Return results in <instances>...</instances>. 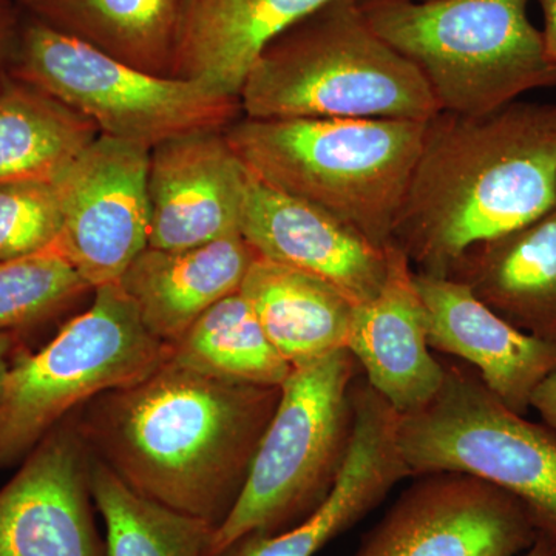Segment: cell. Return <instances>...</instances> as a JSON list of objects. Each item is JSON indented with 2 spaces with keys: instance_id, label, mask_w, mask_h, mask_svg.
Masks as SVG:
<instances>
[{
  "instance_id": "cell-6",
  "label": "cell",
  "mask_w": 556,
  "mask_h": 556,
  "mask_svg": "<svg viewBox=\"0 0 556 556\" xmlns=\"http://www.w3.org/2000/svg\"><path fill=\"white\" fill-rule=\"evenodd\" d=\"M353 354L339 350L292 369L260 442L243 492L218 527L211 554L249 532L277 535L327 503L354 438Z\"/></svg>"
},
{
  "instance_id": "cell-25",
  "label": "cell",
  "mask_w": 556,
  "mask_h": 556,
  "mask_svg": "<svg viewBox=\"0 0 556 556\" xmlns=\"http://www.w3.org/2000/svg\"><path fill=\"white\" fill-rule=\"evenodd\" d=\"M90 479L108 556H211L215 527L138 495L93 455Z\"/></svg>"
},
{
  "instance_id": "cell-9",
  "label": "cell",
  "mask_w": 556,
  "mask_h": 556,
  "mask_svg": "<svg viewBox=\"0 0 556 556\" xmlns=\"http://www.w3.org/2000/svg\"><path fill=\"white\" fill-rule=\"evenodd\" d=\"M437 396L397 416L396 445L409 478L464 473L525 504L556 543V433L495 396L478 372L444 362Z\"/></svg>"
},
{
  "instance_id": "cell-1",
  "label": "cell",
  "mask_w": 556,
  "mask_h": 556,
  "mask_svg": "<svg viewBox=\"0 0 556 556\" xmlns=\"http://www.w3.org/2000/svg\"><path fill=\"white\" fill-rule=\"evenodd\" d=\"M281 387L212 378L166 361L73 413L91 455L138 495L215 529L247 484Z\"/></svg>"
},
{
  "instance_id": "cell-29",
  "label": "cell",
  "mask_w": 556,
  "mask_h": 556,
  "mask_svg": "<svg viewBox=\"0 0 556 556\" xmlns=\"http://www.w3.org/2000/svg\"><path fill=\"white\" fill-rule=\"evenodd\" d=\"M530 408L535 409L544 426L556 433V372L540 383L530 401Z\"/></svg>"
},
{
  "instance_id": "cell-13",
  "label": "cell",
  "mask_w": 556,
  "mask_h": 556,
  "mask_svg": "<svg viewBox=\"0 0 556 556\" xmlns=\"http://www.w3.org/2000/svg\"><path fill=\"white\" fill-rule=\"evenodd\" d=\"M249 170L225 130H199L150 150L149 247L182 251L240 233Z\"/></svg>"
},
{
  "instance_id": "cell-27",
  "label": "cell",
  "mask_w": 556,
  "mask_h": 556,
  "mask_svg": "<svg viewBox=\"0 0 556 556\" xmlns=\"http://www.w3.org/2000/svg\"><path fill=\"white\" fill-rule=\"evenodd\" d=\"M61 226L53 182H0V260L27 257L53 248Z\"/></svg>"
},
{
  "instance_id": "cell-30",
  "label": "cell",
  "mask_w": 556,
  "mask_h": 556,
  "mask_svg": "<svg viewBox=\"0 0 556 556\" xmlns=\"http://www.w3.org/2000/svg\"><path fill=\"white\" fill-rule=\"evenodd\" d=\"M543 11L544 28L541 30L548 60L556 67V0H538Z\"/></svg>"
},
{
  "instance_id": "cell-22",
  "label": "cell",
  "mask_w": 556,
  "mask_h": 556,
  "mask_svg": "<svg viewBox=\"0 0 556 556\" xmlns=\"http://www.w3.org/2000/svg\"><path fill=\"white\" fill-rule=\"evenodd\" d=\"M22 13L124 64L174 78L189 0H16Z\"/></svg>"
},
{
  "instance_id": "cell-28",
  "label": "cell",
  "mask_w": 556,
  "mask_h": 556,
  "mask_svg": "<svg viewBox=\"0 0 556 556\" xmlns=\"http://www.w3.org/2000/svg\"><path fill=\"white\" fill-rule=\"evenodd\" d=\"M24 13L16 0H0V86L9 78Z\"/></svg>"
},
{
  "instance_id": "cell-26",
  "label": "cell",
  "mask_w": 556,
  "mask_h": 556,
  "mask_svg": "<svg viewBox=\"0 0 556 556\" xmlns=\"http://www.w3.org/2000/svg\"><path fill=\"white\" fill-rule=\"evenodd\" d=\"M93 291L60 249L0 260V332L38 327Z\"/></svg>"
},
{
  "instance_id": "cell-15",
  "label": "cell",
  "mask_w": 556,
  "mask_h": 556,
  "mask_svg": "<svg viewBox=\"0 0 556 556\" xmlns=\"http://www.w3.org/2000/svg\"><path fill=\"white\" fill-rule=\"evenodd\" d=\"M351 394L356 413L353 445L327 503L294 529L277 535L249 532L211 556H314L409 478L396 445V409L365 378L354 380Z\"/></svg>"
},
{
  "instance_id": "cell-32",
  "label": "cell",
  "mask_w": 556,
  "mask_h": 556,
  "mask_svg": "<svg viewBox=\"0 0 556 556\" xmlns=\"http://www.w3.org/2000/svg\"><path fill=\"white\" fill-rule=\"evenodd\" d=\"M521 556H556V543L546 535H540L536 543Z\"/></svg>"
},
{
  "instance_id": "cell-31",
  "label": "cell",
  "mask_w": 556,
  "mask_h": 556,
  "mask_svg": "<svg viewBox=\"0 0 556 556\" xmlns=\"http://www.w3.org/2000/svg\"><path fill=\"white\" fill-rule=\"evenodd\" d=\"M20 332H0V396H2L3 386H5L7 376H9L11 357L20 345Z\"/></svg>"
},
{
  "instance_id": "cell-18",
  "label": "cell",
  "mask_w": 556,
  "mask_h": 556,
  "mask_svg": "<svg viewBox=\"0 0 556 556\" xmlns=\"http://www.w3.org/2000/svg\"><path fill=\"white\" fill-rule=\"evenodd\" d=\"M257 257L241 233L182 251L146 248L118 283L150 334L172 346L215 303L240 291Z\"/></svg>"
},
{
  "instance_id": "cell-10",
  "label": "cell",
  "mask_w": 556,
  "mask_h": 556,
  "mask_svg": "<svg viewBox=\"0 0 556 556\" xmlns=\"http://www.w3.org/2000/svg\"><path fill=\"white\" fill-rule=\"evenodd\" d=\"M541 533L525 504L464 473L416 477L350 556H521Z\"/></svg>"
},
{
  "instance_id": "cell-19",
  "label": "cell",
  "mask_w": 556,
  "mask_h": 556,
  "mask_svg": "<svg viewBox=\"0 0 556 556\" xmlns=\"http://www.w3.org/2000/svg\"><path fill=\"white\" fill-rule=\"evenodd\" d=\"M329 0H189L174 78L239 98L266 47Z\"/></svg>"
},
{
  "instance_id": "cell-8",
  "label": "cell",
  "mask_w": 556,
  "mask_h": 556,
  "mask_svg": "<svg viewBox=\"0 0 556 556\" xmlns=\"http://www.w3.org/2000/svg\"><path fill=\"white\" fill-rule=\"evenodd\" d=\"M10 76L90 119L100 135L152 150L240 118L239 98L199 80L150 75L24 14Z\"/></svg>"
},
{
  "instance_id": "cell-3",
  "label": "cell",
  "mask_w": 556,
  "mask_h": 556,
  "mask_svg": "<svg viewBox=\"0 0 556 556\" xmlns=\"http://www.w3.org/2000/svg\"><path fill=\"white\" fill-rule=\"evenodd\" d=\"M240 104L254 119L428 123L441 113L426 78L375 31L361 0H329L274 39Z\"/></svg>"
},
{
  "instance_id": "cell-21",
  "label": "cell",
  "mask_w": 556,
  "mask_h": 556,
  "mask_svg": "<svg viewBox=\"0 0 556 556\" xmlns=\"http://www.w3.org/2000/svg\"><path fill=\"white\" fill-rule=\"evenodd\" d=\"M240 291L292 369L345 350L356 305L327 281L257 257Z\"/></svg>"
},
{
  "instance_id": "cell-5",
  "label": "cell",
  "mask_w": 556,
  "mask_h": 556,
  "mask_svg": "<svg viewBox=\"0 0 556 556\" xmlns=\"http://www.w3.org/2000/svg\"><path fill=\"white\" fill-rule=\"evenodd\" d=\"M530 0H361L380 38L426 78L441 112L482 116L556 87Z\"/></svg>"
},
{
  "instance_id": "cell-14",
  "label": "cell",
  "mask_w": 556,
  "mask_h": 556,
  "mask_svg": "<svg viewBox=\"0 0 556 556\" xmlns=\"http://www.w3.org/2000/svg\"><path fill=\"white\" fill-rule=\"evenodd\" d=\"M240 233L260 258L320 278L356 306L375 299L386 283L388 248L252 175Z\"/></svg>"
},
{
  "instance_id": "cell-17",
  "label": "cell",
  "mask_w": 556,
  "mask_h": 556,
  "mask_svg": "<svg viewBox=\"0 0 556 556\" xmlns=\"http://www.w3.org/2000/svg\"><path fill=\"white\" fill-rule=\"evenodd\" d=\"M387 252L386 283L375 299L354 309L346 350L368 386L405 415L437 396L445 367L428 343L426 303L412 263L396 244Z\"/></svg>"
},
{
  "instance_id": "cell-20",
  "label": "cell",
  "mask_w": 556,
  "mask_h": 556,
  "mask_svg": "<svg viewBox=\"0 0 556 556\" xmlns=\"http://www.w3.org/2000/svg\"><path fill=\"white\" fill-rule=\"evenodd\" d=\"M448 278L515 328L556 343V204L529 225L470 249Z\"/></svg>"
},
{
  "instance_id": "cell-12",
  "label": "cell",
  "mask_w": 556,
  "mask_h": 556,
  "mask_svg": "<svg viewBox=\"0 0 556 556\" xmlns=\"http://www.w3.org/2000/svg\"><path fill=\"white\" fill-rule=\"evenodd\" d=\"M90 470V450L70 415L0 489V556H108Z\"/></svg>"
},
{
  "instance_id": "cell-11",
  "label": "cell",
  "mask_w": 556,
  "mask_h": 556,
  "mask_svg": "<svg viewBox=\"0 0 556 556\" xmlns=\"http://www.w3.org/2000/svg\"><path fill=\"white\" fill-rule=\"evenodd\" d=\"M150 150L100 135L53 182L56 248L91 289L118 283L149 247Z\"/></svg>"
},
{
  "instance_id": "cell-7",
  "label": "cell",
  "mask_w": 556,
  "mask_h": 556,
  "mask_svg": "<svg viewBox=\"0 0 556 556\" xmlns=\"http://www.w3.org/2000/svg\"><path fill=\"white\" fill-rule=\"evenodd\" d=\"M119 283L36 353L14 356L0 396V468L13 466L65 417L105 391L148 378L169 357Z\"/></svg>"
},
{
  "instance_id": "cell-23",
  "label": "cell",
  "mask_w": 556,
  "mask_h": 556,
  "mask_svg": "<svg viewBox=\"0 0 556 556\" xmlns=\"http://www.w3.org/2000/svg\"><path fill=\"white\" fill-rule=\"evenodd\" d=\"M98 137L47 91L10 75L0 86V182H54Z\"/></svg>"
},
{
  "instance_id": "cell-24",
  "label": "cell",
  "mask_w": 556,
  "mask_h": 556,
  "mask_svg": "<svg viewBox=\"0 0 556 556\" xmlns=\"http://www.w3.org/2000/svg\"><path fill=\"white\" fill-rule=\"evenodd\" d=\"M169 348L172 364L212 378L281 387L292 372L241 291L215 303Z\"/></svg>"
},
{
  "instance_id": "cell-2",
  "label": "cell",
  "mask_w": 556,
  "mask_h": 556,
  "mask_svg": "<svg viewBox=\"0 0 556 556\" xmlns=\"http://www.w3.org/2000/svg\"><path fill=\"white\" fill-rule=\"evenodd\" d=\"M556 204V104L517 101L482 116L441 112L393 229L416 274L452 276L470 249Z\"/></svg>"
},
{
  "instance_id": "cell-4",
  "label": "cell",
  "mask_w": 556,
  "mask_h": 556,
  "mask_svg": "<svg viewBox=\"0 0 556 556\" xmlns=\"http://www.w3.org/2000/svg\"><path fill=\"white\" fill-rule=\"evenodd\" d=\"M426 127L397 119L240 116L225 135L260 182L334 215L388 248Z\"/></svg>"
},
{
  "instance_id": "cell-16",
  "label": "cell",
  "mask_w": 556,
  "mask_h": 556,
  "mask_svg": "<svg viewBox=\"0 0 556 556\" xmlns=\"http://www.w3.org/2000/svg\"><path fill=\"white\" fill-rule=\"evenodd\" d=\"M433 351L460 358L508 408L527 415L540 383L556 372V343L515 328L453 278L416 274Z\"/></svg>"
}]
</instances>
